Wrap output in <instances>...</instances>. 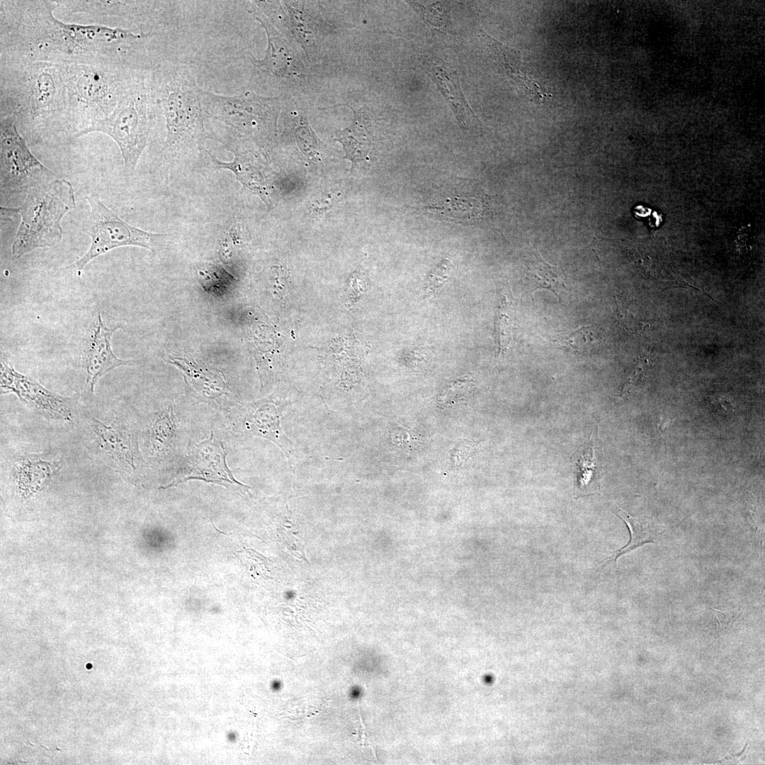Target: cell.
Returning <instances> with one entry per match:
<instances>
[{"label": "cell", "instance_id": "6da1fadb", "mask_svg": "<svg viewBox=\"0 0 765 765\" xmlns=\"http://www.w3.org/2000/svg\"><path fill=\"white\" fill-rule=\"evenodd\" d=\"M52 11V8L37 11L35 20L21 22L16 28L20 31L15 34L20 33V42L29 55L76 63L142 37L120 27L63 23L53 17Z\"/></svg>", "mask_w": 765, "mask_h": 765}, {"label": "cell", "instance_id": "7a4b0ae2", "mask_svg": "<svg viewBox=\"0 0 765 765\" xmlns=\"http://www.w3.org/2000/svg\"><path fill=\"white\" fill-rule=\"evenodd\" d=\"M76 206L72 185L64 179H55L28 193L18 208L1 207V214L16 213L21 220L11 248L18 259L35 249L52 247L62 238L61 221Z\"/></svg>", "mask_w": 765, "mask_h": 765}, {"label": "cell", "instance_id": "3957f363", "mask_svg": "<svg viewBox=\"0 0 765 765\" xmlns=\"http://www.w3.org/2000/svg\"><path fill=\"white\" fill-rule=\"evenodd\" d=\"M157 103L164 112L167 135L163 150L177 151L197 145L206 137L207 118L201 90L190 69L174 65L159 72Z\"/></svg>", "mask_w": 765, "mask_h": 765}, {"label": "cell", "instance_id": "277c9868", "mask_svg": "<svg viewBox=\"0 0 765 765\" xmlns=\"http://www.w3.org/2000/svg\"><path fill=\"white\" fill-rule=\"evenodd\" d=\"M16 79L9 97L13 110L8 116L29 137L42 131L44 125L68 106L63 65L50 62L30 63Z\"/></svg>", "mask_w": 765, "mask_h": 765}, {"label": "cell", "instance_id": "5b68a950", "mask_svg": "<svg viewBox=\"0 0 765 765\" xmlns=\"http://www.w3.org/2000/svg\"><path fill=\"white\" fill-rule=\"evenodd\" d=\"M151 94L142 79L127 81L116 107L107 117L96 120L76 135L103 132L118 145L126 176H130L144 150L151 130Z\"/></svg>", "mask_w": 765, "mask_h": 765}, {"label": "cell", "instance_id": "8992f818", "mask_svg": "<svg viewBox=\"0 0 765 765\" xmlns=\"http://www.w3.org/2000/svg\"><path fill=\"white\" fill-rule=\"evenodd\" d=\"M85 198L90 205L87 229L91 245L83 256L65 267L66 269L75 270L80 275L91 261L121 246H136L154 251L159 242L166 236L127 223L102 202L96 192H90Z\"/></svg>", "mask_w": 765, "mask_h": 765}, {"label": "cell", "instance_id": "52a82bcc", "mask_svg": "<svg viewBox=\"0 0 765 765\" xmlns=\"http://www.w3.org/2000/svg\"><path fill=\"white\" fill-rule=\"evenodd\" d=\"M1 195L26 192L54 181L55 174L29 149L15 121L1 118Z\"/></svg>", "mask_w": 765, "mask_h": 765}, {"label": "cell", "instance_id": "ba28073f", "mask_svg": "<svg viewBox=\"0 0 765 765\" xmlns=\"http://www.w3.org/2000/svg\"><path fill=\"white\" fill-rule=\"evenodd\" d=\"M201 101L208 118L248 134L272 130L280 108L278 98L261 96L249 91L228 96L202 89Z\"/></svg>", "mask_w": 765, "mask_h": 765}, {"label": "cell", "instance_id": "9c48e42d", "mask_svg": "<svg viewBox=\"0 0 765 765\" xmlns=\"http://www.w3.org/2000/svg\"><path fill=\"white\" fill-rule=\"evenodd\" d=\"M63 68L68 106L74 110L89 109L93 115L91 122L107 117L113 111L126 81L114 79L98 65L75 63L63 65Z\"/></svg>", "mask_w": 765, "mask_h": 765}, {"label": "cell", "instance_id": "30bf717a", "mask_svg": "<svg viewBox=\"0 0 765 765\" xmlns=\"http://www.w3.org/2000/svg\"><path fill=\"white\" fill-rule=\"evenodd\" d=\"M0 370L4 394L14 393L26 405L47 417L72 421L71 397L49 390L34 378L18 373L2 358Z\"/></svg>", "mask_w": 765, "mask_h": 765}, {"label": "cell", "instance_id": "8fae6325", "mask_svg": "<svg viewBox=\"0 0 765 765\" xmlns=\"http://www.w3.org/2000/svg\"><path fill=\"white\" fill-rule=\"evenodd\" d=\"M120 328L121 326L118 324L106 326L101 312H98L97 320L85 339L84 361L86 380L91 392H94L97 381L103 375L119 366L133 363L132 361L119 358L112 349V336Z\"/></svg>", "mask_w": 765, "mask_h": 765}, {"label": "cell", "instance_id": "7c38bea8", "mask_svg": "<svg viewBox=\"0 0 765 765\" xmlns=\"http://www.w3.org/2000/svg\"><path fill=\"white\" fill-rule=\"evenodd\" d=\"M197 479L218 484L237 482L226 463V453L221 441L216 439L212 431L210 438L198 444L192 451L186 465L169 487L184 481Z\"/></svg>", "mask_w": 765, "mask_h": 765}, {"label": "cell", "instance_id": "4fadbf2b", "mask_svg": "<svg viewBox=\"0 0 765 765\" xmlns=\"http://www.w3.org/2000/svg\"><path fill=\"white\" fill-rule=\"evenodd\" d=\"M253 13L265 29L268 39L264 58L259 60L250 58L253 65L261 73L276 79H304L306 74L305 67L280 34L260 11Z\"/></svg>", "mask_w": 765, "mask_h": 765}, {"label": "cell", "instance_id": "5bb4252c", "mask_svg": "<svg viewBox=\"0 0 765 765\" xmlns=\"http://www.w3.org/2000/svg\"><path fill=\"white\" fill-rule=\"evenodd\" d=\"M91 421L100 448L124 469L135 470L137 450L136 442L128 429L117 420L109 425L94 417H91Z\"/></svg>", "mask_w": 765, "mask_h": 765}, {"label": "cell", "instance_id": "9a60e30c", "mask_svg": "<svg viewBox=\"0 0 765 765\" xmlns=\"http://www.w3.org/2000/svg\"><path fill=\"white\" fill-rule=\"evenodd\" d=\"M484 38L496 60L510 77L524 89L531 101L540 104L544 103L548 97L552 96L533 79L527 65L521 60L517 50L504 46L487 35Z\"/></svg>", "mask_w": 765, "mask_h": 765}, {"label": "cell", "instance_id": "2e32d148", "mask_svg": "<svg viewBox=\"0 0 765 765\" xmlns=\"http://www.w3.org/2000/svg\"><path fill=\"white\" fill-rule=\"evenodd\" d=\"M422 61L426 69L431 74V77L438 88L450 104L460 125L465 128L475 125L477 119L463 95L457 73L447 70L446 67L442 64L443 62L438 64L437 60L435 61L426 56L423 57Z\"/></svg>", "mask_w": 765, "mask_h": 765}, {"label": "cell", "instance_id": "e0dca14e", "mask_svg": "<svg viewBox=\"0 0 765 765\" xmlns=\"http://www.w3.org/2000/svg\"><path fill=\"white\" fill-rule=\"evenodd\" d=\"M597 429L572 458V467L578 487L588 490L600 487L604 453Z\"/></svg>", "mask_w": 765, "mask_h": 765}, {"label": "cell", "instance_id": "ac0fdd59", "mask_svg": "<svg viewBox=\"0 0 765 765\" xmlns=\"http://www.w3.org/2000/svg\"><path fill=\"white\" fill-rule=\"evenodd\" d=\"M628 526L630 531V540L625 546L616 550L604 562L605 566L611 561L616 562L617 559L633 550L646 544L655 543L657 538L664 532L665 528L645 516H633L621 509L615 513Z\"/></svg>", "mask_w": 765, "mask_h": 765}, {"label": "cell", "instance_id": "d6986e66", "mask_svg": "<svg viewBox=\"0 0 765 765\" xmlns=\"http://www.w3.org/2000/svg\"><path fill=\"white\" fill-rule=\"evenodd\" d=\"M53 470V465L48 461L22 458L13 465L12 474L19 492L28 496L42 489L50 480Z\"/></svg>", "mask_w": 765, "mask_h": 765}, {"label": "cell", "instance_id": "ffe728a7", "mask_svg": "<svg viewBox=\"0 0 765 765\" xmlns=\"http://www.w3.org/2000/svg\"><path fill=\"white\" fill-rule=\"evenodd\" d=\"M289 16L294 35L306 51L310 55L317 47L319 33V24L315 18L300 2L284 1Z\"/></svg>", "mask_w": 765, "mask_h": 765}, {"label": "cell", "instance_id": "44dd1931", "mask_svg": "<svg viewBox=\"0 0 765 765\" xmlns=\"http://www.w3.org/2000/svg\"><path fill=\"white\" fill-rule=\"evenodd\" d=\"M527 277L534 290L546 289L552 292L558 299L567 290L566 280L556 266L546 262L541 256L534 255L527 265Z\"/></svg>", "mask_w": 765, "mask_h": 765}, {"label": "cell", "instance_id": "7402d4cb", "mask_svg": "<svg viewBox=\"0 0 765 765\" xmlns=\"http://www.w3.org/2000/svg\"><path fill=\"white\" fill-rule=\"evenodd\" d=\"M259 408L251 415L254 434L261 435L276 443L288 455L290 453L292 443L280 427L277 410L274 407L267 405Z\"/></svg>", "mask_w": 765, "mask_h": 765}, {"label": "cell", "instance_id": "603a6c76", "mask_svg": "<svg viewBox=\"0 0 765 765\" xmlns=\"http://www.w3.org/2000/svg\"><path fill=\"white\" fill-rule=\"evenodd\" d=\"M555 347L573 353L589 354L601 345V338L596 326L579 327L553 340Z\"/></svg>", "mask_w": 765, "mask_h": 765}, {"label": "cell", "instance_id": "cb8c5ba5", "mask_svg": "<svg viewBox=\"0 0 765 765\" xmlns=\"http://www.w3.org/2000/svg\"><path fill=\"white\" fill-rule=\"evenodd\" d=\"M514 311L506 295H502L496 314L494 332L499 353L509 348L513 334Z\"/></svg>", "mask_w": 765, "mask_h": 765}, {"label": "cell", "instance_id": "d4e9b609", "mask_svg": "<svg viewBox=\"0 0 765 765\" xmlns=\"http://www.w3.org/2000/svg\"><path fill=\"white\" fill-rule=\"evenodd\" d=\"M354 118L350 125L336 132L337 140L343 144L346 157L352 162L361 160L365 154L364 134L360 121V115L354 110Z\"/></svg>", "mask_w": 765, "mask_h": 765}, {"label": "cell", "instance_id": "484cf974", "mask_svg": "<svg viewBox=\"0 0 765 765\" xmlns=\"http://www.w3.org/2000/svg\"><path fill=\"white\" fill-rule=\"evenodd\" d=\"M344 195L343 190L333 189L313 198L307 207L310 215L317 217L325 213L339 203Z\"/></svg>", "mask_w": 765, "mask_h": 765}, {"label": "cell", "instance_id": "4316f807", "mask_svg": "<svg viewBox=\"0 0 765 765\" xmlns=\"http://www.w3.org/2000/svg\"><path fill=\"white\" fill-rule=\"evenodd\" d=\"M450 268L451 264L445 259L433 269L425 285L424 293L426 295L431 296L441 290L449 276Z\"/></svg>", "mask_w": 765, "mask_h": 765}, {"label": "cell", "instance_id": "83f0119b", "mask_svg": "<svg viewBox=\"0 0 765 765\" xmlns=\"http://www.w3.org/2000/svg\"><path fill=\"white\" fill-rule=\"evenodd\" d=\"M167 418L164 416L160 417L154 424L152 428V443L156 450H161L164 445L169 443V440L172 438L173 431H168L172 429V427L169 426L170 421L166 420Z\"/></svg>", "mask_w": 765, "mask_h": 765}, {"label": "cell", "instance_id": "f1b7e54d", "mask_svg": "<svg viewBox=\"0 0 765 765\" xmlns=\"http://www.w3.org/2000/svg\"><path fill=\"white\" fill-rule=\"evenodd\" d=\"M713 403L715 407L720 405V409H721L727 410L731 408L729 401L724 397H715Z\"/></svg>", "mask_w": 765, "mask_h": 765}, {"label": "cell", "instance_id": "f546056e", "mask_svg": "<svg viewBox=\"0 0 765 765\" xmlns=\"http://www.w3.org/2000/svg\"><path fill=\"white\" fill-rule=\"evenodd\" d=\"M747 743L745 744V745H744L742 750H741L740 752H738L737 754H735L733 756H735V757H740L744 753L745 749L747 748Z\"/></svg>", "mask_w": 765, "mask_h": 765}]
</instances>
